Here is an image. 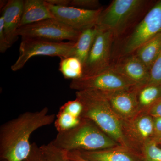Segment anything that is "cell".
Instances as JSON below:
<instances>
[{"instance_id":"cell-32","label":"cell","mask_w":161,"mask_h":161,"mask_svg":"<svg viewBox=\"0 0 161 161\" xmlns=\"http://www.w3.org/2000/svg\"><path fill=\"white\" fill-rule=\"evenodd\" d=\"M160 146H161V135L154 137L153 139Z\"/></svg>"},{"instance_id":"cell-16","label":"cell","mask_w":161,"mask_h":161,"mask_svg":"<svg viewBox=\"0 0 161 161\" xmlns=\"http://www.w3.org/2000/svg\"><path fill=\"white\" fill-rule=\"evenodd\" d=\"M52 19H55L54 17L47 8L45 1L26 0L24 1L20 27Z\"/></svg>"},{"instance_id":"cell-2","label":"cell","mask_w":161,"mask_h":161,"mask_svg":"<svg viewBox=\"0 0 161 161\" xmlns=\"http://www.w3.org/2000/svg\"><path fill=\"white\" fill-rule=\"evenodd\" d=\"M76 97L83 106L81 118L92 120L119 146L130 149L124 137L122 120L112 109L103 92L77 91Z\"/></svg>"},{"instance_id":"cell-30","label":"cell","mask_w":161,"mask_h":161,"mask_svg":"<svg viewBox=\"0 0 161 161\" xmlns=\"http://www.w3.org/2000/svg\"><path fill=\"white\" fill-rule=\"evenodd\" d=\"M45 2L51 5L60 6H69L70 0H45Z\"/></svg>"},{"instance_id":"cell-7","label":"cell","mask_w":161,"mask_h":161,"mask_svg":"<svg viewBox=\"0 0 161 161\" xmlns=\"http://www.w3.org/2000/svg\"><path fill=\"white\" fill-rule=\"evenodd\" d=\"M80 32L73 29L55 19H47L19 27L17 34L22 38H37L62 42H76Z\"/></svg>"},{"instance_id":"cell-10","label":"cell","mask_w":161,"mask_h":161,"mask_svg":"<svg viewBox=\"0 0 161 161\" xmlns=\"http://www.w3.org/2000/svg\"><path fill=\"white\" fill-rule=\"evenodd\" d=\"M123 132L130 149L141 154L146 145L154 137L153 118L145 111L122 120Z\"/></svg>"},{"instance_id":"cell-4","label":"cell","mask_w":161,"mask_h":161,"mask_svg":"<svg viewBox=\"0 0 161 161\" xmlns=\"http://www.w3.org/2000/svg\"><path fill=\"white\" fill-rule=\"evenodd\" d=\"M51 142L66 152L95 151L119 146L94 122L85 118L75 128L58 132Z\"/></svg>"},{"instance_id":"cell-29","label":"cell","mask_w":161,"mask_h":161,"mask_svg":"<svg viewBox=\"0 0 161 161\" xmlns=\"http://www.w3.org/2000/svg\"><path fill=\"white\" fill-rule=\"evenodd\" d=\"M153 123L154 138L156 136L161 135V117L153 118Z\"/></svg>"},{"instance_id":"cell-22","label":"cell","mask_w":161,"mask_h":161,"mask_svg":"<svg viewBox=\"0 0 161 161\" xmlns=\"http://www.w3.org/2000/svg\"><path fill=\"white\" fill-rule=\"evenodd\" d=\"M40 147L47 161H73L68 158L65 151L55 147L51 142Z\"/></svg>"},{"instance_id":"cell-23","label":"cell","mask_w":161,"mask_h":161,"mask_svg":"<svg viewBox=\"0 0 161 161\" xmlns=\"http://www.w3.org/2000/svg\"><path fill=\"white\" fill-rule=\"evenodd\" d=\"M142 161H161V147L152 140L144 147L141 153Z\"/></svg>"},{"instance_id":"cell-13","label":"cell","mask_w":161,"mask_h":161,"mask_svg":"<svg viewBox=\"0 0 161 161\" xmlns=\"http://www.w3.org/2000/svg\"><path fill=\"white\" fill-rule=\"evenodd\" d=\"M110 68L123 75L136 86H142L149 83V70L134 53L114 59Z\"/></svg>"},{"instance_id":"cell-17","label":"cell","mask_w":161,"mask_h":161,"mask_svg":"<svg viewBox=\"0 0 161 161\" xmlns=\"http://www.w3.org/2000/svg\"><path fill=\"white\" fill-rule=\"evenodd\" d=\"M98 30L97 26H95L80 32V36L73 47L70 57L78 58L83 65L85 63L92 49Z\"/></svg>"},{"instance_id":"cell-34","label":"cell","mask_w":161,"mask_h":161,"mask_svg":"<svg viewBox=\"0 0 161 161\" xmlns=\"http://www.w3.org/2000/svg\"><path fill=\"white\" fill-rule=\"evenodd\" d=\"M160 147H161V146H160Z\"/></svg>"},{"instance_id":"cell-21","label":"cell","mask_w":161,"mask_h":161,"mask_svg":"<svg viewBox=\"0 0 161 161\" xmlns=\"http://www.w3.org/2000/svg\"><path fill=\"white\" fill-rule=\"evenodd\" d=\"M81 119L61 107L56 115L55 128L58 132L71 130L78 125Z\"/></svg>"},{"instance_id":"cell-25","label":"cell","mask_w":161,"mask_h":161,"mask_svg":"<svg viewBox=\"0 0 161 161\" xmlns=\"http://www.w3.org/2000/svg\"><path fill=\"white\" fill-rule=\"evenodd\" d=\"M100 6L98 0H70L69 6L82 9H96L100 8Z\"/></svg>"},{"instance_id":"cell-15","label":"cell","mask_w":161,"mask_h":161,"mask_svg":"<svg viewBox=\"0 0 161 161\" xmlns=\"http://www.w3.org/2000/svg\"><path fill=\"white\" fill-rule=\"evenodd\" d=\"M24 3L22 0H10L3 8L4 32L11 46L18 38L17 32L20 27Z\"/></svg>"},{"instance_id":"cell-9","label":"cell","mask_w":161,"mask_h":161,"mask_svg":"<svg viewBox=\"0 0 161 161\" xmlns=\"http://www.w3.org/2000/svg\"><path fill=\"white\" fill-rule=\"evenodd\" d=\"M70 88L77 91L96 90L112 92L137 86L118 72L110 68L94 75L72 80Z\"/></svg>"},{"instance_id":"cell-28","label":"cell","mask_w":161,"mask_h":161,"mask_svg":"<svg viewBox=\"0 0 161 161\" xmlns=\"http://www.w3.org/2000/svg\"><path fill=\"white\" fill-rule=\"evenodd\" d=\"M153 118L161 117V99L145 111Z\"/></svg>"},{"instance_id":"cell-11","label":"cell","mask_w":161,"mask_h":161,"mask_svg":"<svg viewBox=\"0 0 161 161\" xmlns=\"http://www.w3.org/2000/svg\"><path fill=\"white\" fill-rule=\"evenodd\" d=\"M45 2L55 19L79 31L96 26L103 9V7L96 9H86L72 6H56Z\"/></svg>"},{"instance_id":"cell-26","label":"cell","mask_w":161,"mask_h":161,"mask_svg":"<svg viewBox=\"0 0 161 161\" xmlns=\"http://www.w3.org/2000/svg\"><path fill=\"white\" fill-rule=\"evenodd\" d=\"M23 161H47L41 152L40 147L36 143L31 144V149L29 155Z\"/></svg>"},{"instance_id":"cell-33","label":"cell","mask_w":161,"mask_h":161,"mask_svg":"<svg viewBox=\"0 0 161 161\" xmlns=\"http://www.w3.org/2000/svg\"><path fill=\"white\" fill-rule=\"evenodd\" d=\"M2 161H8L7 160H6L4 159V160H2Z\"/></svg>"},{"instance_id":"cell-12","label":"cell","mask_w":161,"mask_h":161,"mask_svg":"<svg viewBox=\"0 0 161 161\" xmlns=\"http://www.w3.org/2000/svg\"><path fill=\"white\" fill-rule=\"evenodd\" d=\"M140 87L112 92H103L114 112L122 120L134 117L140 112L137 93Z\"/></svg>"},{"instance_id":"cell-5","label":"cell","mask_w":161,"mask_h":161,"mask_svg":"<svg viewBox=\"0 0 161 161\" xmlns=\"http://www.w3.org/2000/svg\"><path fill=\"white\" fill-rule=\"evenodd\" d=\"M161 33V0L153 4L130 31L114 41L112 60L133 53L145 43Z\"/></svg>"},{"instance_id":"cell-24","label":"cell","mask_w":161,"mask_h":161,"mask_svg":"<svg viewBox=\"0 0 161 161\" xmlns=\"http://www.w3.org/2000/svg\"><path fill=\"white\" fill-rule=\"evenodd\" d=\"M148 84L161 85V53L150 68Z\"/></svg>"},{"instance_id":"cell-6","label":"cell","mask_w":161,"mask_h":161,"mask_svg":"<svg viewBox=\"0 0 161 161\" xmlns=\"http://www.w3.org/2000/svg\"><path fill=\"white\" fill-rule=\"evenodd\" d=\"M76 42H56L37 38H22L19 47V55L11 66L13 71L22 69L32 57L37 56L70 57Z\"/></svg>"},{"instance_id":"cell-3","label":"cell","mask_w":161,"mask_h":161,"mask_svg":"<svg viewBox=\"0 0 161 161\" xmlns=\"http://www.w3.org/2000/svg\"><path fill=\"white\" fill-rule=\"evenodd\" d=\"M147 0H113L99 16L96 26L112 33L115 41L130 31L152 7Z\"/></svg>"},{"instance_id":"cell-20","label":"cell","mask_w":161,"mask_h":161,"mask_svg":"<svg viewBox=\"0 0 161 161\" xmlns=\"http://www.w3.org/2000/svg\"><path fill=\"white\" fill-rule=\"evenodd\" d=\"M60 59L59 71L64 78L74 80L83 76V65L78 58L70 57Z\"/></svg>"},{"instance_id":"cell-14","label":"cell","mask_w":161,"mask_h":161,"mask_svg":"<svg viewBox=\"0 0 161 161\" xmlns=\"http://www.w3.org/2000/svg\"><path fill=\"white\" fill-rule=\"evenodd\" d=\"M72 152L88 161H142L141 154L120 146L95 151Z\"/></svg>"},{"instance_id":"cell-27","label":"cell","mask_w":161,"mask_h":161,"mask_svg":"<svg viewBox=\"0 0 161 161\" xmlns=\"http://www.w3.org/2000/svg\"><path fill=\"white\" fill-rule=\"evenodd\" d=\"M11 47L4 32V21L3 17H0V52L4 53Z\"/></svg>"},{"instance_id":"cell-18","label":"cell","mask_w":161,"mask_h":161,"mask_svg":"<svg viewBox=\"0 0 161 161\" xmlns=\"http://www.w3.org/2000/svg\"><path fill=\"white\" fill-rule=\"evenodd\" d=\"M161 53V33L149 40L133 53L150 69Z\"/></svg>"},{"instance_id":"cell-1","label":"cell","mask_w":161,"mask_h":161,"mask_svg":"<svg viewBox=\"0 0 161 161\" xmlns=\"http://www.w3.org/2000/svg\"><path fill=\"white\" fill-rule=\"evenodd\" d=\"M56 117L45 107L40 111L24 112L3 124L0 127L1 160L24 161L31 149L29 139L32 133L51 125Z\"/></svg>"},{"instance_id":"cell-31","label":"cell","mask_w":161,"mask_h":161,"mask_svg":"<svg viewBox=\"0 0 161 161\" xmlns=\"http://www.w3.org/2000/svg\"><path fill=\"white\" fill-rule=\"evenodd\" d=\"M66 156L68 158L73 161H88L82 158L74 152H66Z\"/></svg>"},{"instance_id":"cell-19","label":"cell","mask_w":161,"mask_h":161,"mask_svg":"<svg viewBox=\"0 0 161 161\" xmlns=\"http://www.w3.org/2000/svg\"><path fill=\"white\" fill-rule=\"evenodd\" d=\"M140 112L147 111L161 99V85L147 84L140 87L137 93Z\"/></svg>"},{"instance_id":"cell-8","label":"cell","mask_w":161,"mask_h":161,"mask_svg":"<svg viewBox=\"0 0 161 161\" xmlns=\"http://www.w3.org/2000/svg\"><path fill=\"white\" fill-rule=\"evenodd\" d=\"M98 29L92 49L83 65L82 77L104 71L109 69L112 64L115 38L111 32L98 27Z\"/></svg>"}]
</instances>
